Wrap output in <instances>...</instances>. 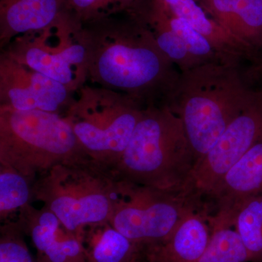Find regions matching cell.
Instances as JSON below:
<instances>
[{"instance_id": "6da1fadb", "label": "cell", "mask_w": 262, "mask_h": 262, "mask_svg": "<svg viewBox=\"0 0 262 262\" xmlns=\"http://www.w3.org/2000/svg\"><path fill=\"white\" fill-rule=\"evenodd\" d=\"M120 15L83 24L89 80L144 106L162 104L180 73L149 29L127 13Z\"/></svg>"}, {"instance_id": "7a4b0ae2", "label": "cell", "mask_w": 262, "mask_h": 262, "mask_svg": "<svg viewBox=\"0 0 262 262\" xmlns=\"http://www.w3.org/2000/svg\"><path fill=\"white\" fill-rule=\"evenodd\" d=\"M258 94L246 86L238 66L219 62L181 72L163 104L182 120L196 163Z\"/></svg>"}, {"instance_id": "3957f363", "label": "cell", "mask_w": 262, "mask_h": 262, "mask_svg": "<svg viewBox=\"0 0 262 262\" xmlns=\"http://www.w3.org/2000/svg\"><path fill=\"white\" fill-rule=\"evenodd\" d=\"M194 164L181 119L166 105L149 104L113 172L136 185L187 193Z\"/></svg>"}, {"instance_id": "277c9868", "label": "cell", "mask_w": 262, "mask_h": 262, "mask_svg": "<svg viewBox=\"0 0 262 262\" xmlns=\"http://www.w3.org/2000/svg\"><path fill=\"white\" fill-rule=\"evenodd\" d=\"M124 183L89 157L59 164L33 184L42 202L67 230L82 239L89 226L110 222Z\"/></svg>"}, {"instance_id": "5b68a950", "label": "cell", "mask_w": 262, "mask_h": 262, "mask_svg": "<svg viewBox=\"0 0 262 262\" xmlns=\"http://www.w3.org/2000/svg\"><path fill=\"white\" fill-rule=\"evenodd\" d=\"M84 157L89 156L61 114L0 106V165L34 184L56 165Z\"/></svg>"}, {"instance_id": "8992f818", "label": "cell", "mask_w": 262, "mask_h": 262, "mask_svg": "<svg viewBox=\"0 0 262 262\" xmlns=\"http://www.w3.org/2000/svg\"><path fill=\"white\" fill-rule=\"evenodd\" d=\"M145 106L122 93L84 84L63 114L89 158L113 171Z\"/></svg>"}, {"instance_id": "52a82bcc", "label": "cell", "mask_w": 262, "mask_h": 262, "mask_svg": "<svg viewBox=\"0 0 262 262\" xmlns=\"http://www.w3.org/2000/svg\"><path fill=\"white\" fill-rule=\"evenodd\" d=\"M1 50L72 94L89 80L87 39L84 24L75 13L46 28L18 36Z\"/></svg>"}, {"instance_id": "ba28073f", "label": "cell", "mask_w": 262, "mask_h": 262, "mask_svg": "<svg viewBox=\"0 0 262 262\" xmlns=\"http://www.w3.org/2000/svg\"><path fill=\"white\" fill-rule=\"evenodd\" d=\"M123 182L121 196L108 222L143 246L165 241L188 215L202 210L198 196Z\"/></svg>"}, {"instance_id": "9c48e42d", "label": "cell", "mask_w": 262, "mask_h": 262, "mask_svg": "<svg viewBox=\"0 0 262 262\" xmlns=\"http://www.w3.org/2000/svg\"><path fill=\"white\" fill-rule=\"evenodd\" d=\"M262 136V94L229 124L215 145L194 164L187 192L210 196L222 179Z\"/></svg>"}, {"instance_id": "30bf717a", "label": "cell", "mask_w": 262, "mask_h": 262, "mask_svg": "<svg viewBox=\"0 0 262 262\" xmlns=\"http://www.w3.org/2000/svg\"><path fill=\"white\" fill-rule=\"evenodd\" d=\"M63 84L0 53V106L18 110H40L63 115L74 98Z\"/></svg>"}, {"instance_id": "8fae6325", "label": "cell", "mask_w": 262, "mask_h": 262, "mask_svg": "<svg viewBox=\"0 0 262 262\" xmlns=\"http://www.w3.org/2000/svg\"><path fill=\"white\" fill-rule=\"evenodd\" d=\"M261 195L262 136L227 172L210 196L216 206L215 215H208L210 226L233 227L234 217L243 203Z\"/></svg>"}, {"instance_id": "7c38bea8", "label": "cell", "mask_w": 262, "mask_h": 262, "mask_svg": "<svg viewBox=\"0 0 262 262\" xmlns=\"http://www.w3.org/2000/svg\"><path fill=\"white\" fill-rule=\"evenodd\" d=\"M18 221L37 250L38 262H88L82 239L45 207H24L19 211Z\"/></svg>"}, {"instance_id": "4fadbf2b", "label": "cell", "mask_w": 262, "mask_h": 262, "mask_svg": "<svg viewBox=\"0 0 262 262\" xmlns=\"http://www.w3.org/2000/svg\"><path fill=\"white\" fill-rule=\"evenodd\" d=\"M72 14L68 0H0V48Z\"/></svg>"}, {"instance_id": "5bb4252c", "label": "cell", "mask_w": 262, "mask_h": 262, "mask_svg": "<svg viewBox=\"0 0 262 262\" xmlns=\"http://www.w3.org/2000/svg\"><path fill=\"white\" fill-rule=\"evenodd\" d=\"M210 18L251 53L262 46L261 0H196Z\"/></svg>"}, {"instance_id": "9a60e30c", "label": "cell", "mask_w": 262, "mask_h": 262, "mask_svg": "<svg viewBox=\"0 0 262 262\" xmlns=\"http://www.w3.org/2000/svg\"><path fill=\"white\" fill-rule=\"evenodd\" d=\"M208 217L206 209L194 212L168 238L146 246V262H198L211 237Z\"/></svg>"}, {"instance_id": "2e32d148", "label": "cell", "mask_w": 262, "mask_h": 262, "mask_svg": "<svg viewBox=\"0 0 262 262\" xmlns=\"http://www.w3.org/2000/svg\"><path fill=\"white\" fill-rule=\"evenodd\" d=\"M175 16L185 20L209 41L224 61L238 66L243 58L252 56L244 45L231 37L210 18L196 0H159Z\"/></svg>"}, {"instance_id": "e0dca14e", "label": "cell", "mask_w": 262, "mask_h": 262, "mask_svg": "<svg viewBox=\"0 0 262 262\" xmlns=\"http://www.w3.org/2000/svg\"><path fill=\"white\" fill-rule=\"evenodd\" d=\"M82 241L88 262H146V246L127 238L110 222L86 227Z\"/></svg>"}, {"instance_id": "ac0fdd59", "label": "cell", "mask_w": 262, "mask_h": 262, "mask_svg": "<svg viewBox=\"0 0 262 262\" xmlns=\"http://www.w3.org/2000/svg\"><path fill=\"white\" fill-rule=\"evenodd\" d=\"M144 1L163 17L171 30L182 39L188 52L199 65L219 62L227 63L204 36L196 32L185 20L172 14L159 0Z\"/></svg>"}, {"instance_id": "d6986e66", "label": "cell", "mask_w": 262, "mask_h": 262, "mask_svg": "<svg viewBox=\"0 0 262 262\" xmlns=\"http://www.w3.org/2000/svg\"><path fill=\"white\" fill-rule=\"evenodd\" d=\"M233 227L247 250L249 262H262V195L243 203L234 217Z\"/></svg>"}, {"instance_id": "ffe728a7", "label": "cell", "mask_w": 262, "mask_h": 262, "mask_svg": "<svg viewBox=\"0 0 262 262\" xmlns=\"http://www.w3.org/2000/svg\"><path fill=\"white\" fill-rule=\"evenodd\" d=\"M33 184L14 169L0 165V220L9 218L33 200Z\"/></svg>"}, {"instance_id": "44dd1931", "label": "cell", "mask_w": 262, "mask_h": 262, "mask_svg": "<svg viewBox=\"0 0 262 262\" xmlns=\"http://www.w3.org/2000/svg\"><path fill=\"white\" fill-rule=\"evenodd\" d=\"M211 230L209 242L198 262H249L247 250L233 227H213Z\"/></svg>"}, {"instance_id": "7402d4cb", "label": "cell", "mask_w": 262, "mask_h": 262, "mask_svg": "<svg viewBox=\"0 0 262 262\" xmlns=\"http://www.w3.org/2000/svg\"><path fill=\"white\" fill-rule=\"evenodd\" d=\"M141 0H68L71 9L82 23L127 13Z\"/></svg>"}, {"instance_id": "603a6c76", "label": "cell", "mask_w": 262, "mask_h": 262, "mask_svg": "<svg viewBox=\"0 0 262 262\" xmlns=\"http://www.w3.org/2000/svg\"><path fill=\"white\" fill-rule=\"evenodd\" d=\"M18 220L5 222L0 228V262H38L26 244Z\"/></svg>"}, {"instance_id": "cb8c5ba5", "label": "cell", "mask_w": 262, "mask_h": 262, "mask_svg": "<svg viewBox=\"0 0 262 262\" xmlns=\"http://www.w3.org/2000/svg\"><path fill=\"white\" fill-rule=\"evenodd\" d=\"M261 1H262V0H261Z\"/></svg>"}]
</instances>
